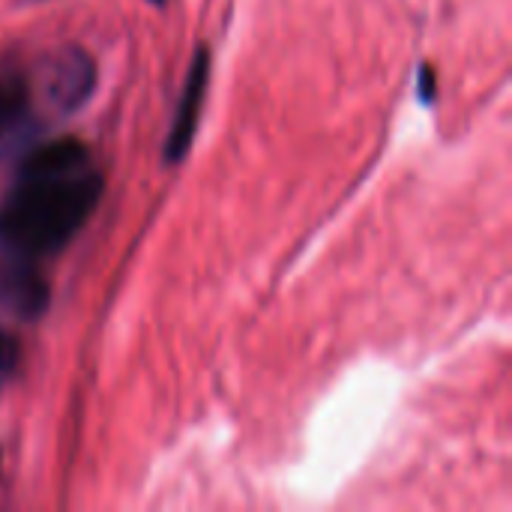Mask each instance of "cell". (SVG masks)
Here are the masks:
<instances>
[{"instance_id": "cell-1", "label": "cell", "mask_w": 512, "mask_h": 512, "mask_svg": "<svg viewBox=\"0 0 512 512\" xmlns=\"http://www.w3.org/2000/svg\"><path fill=\"white\" fill-rule=\"evenodd\" d=\"M105 180L96 171L18 177L0 207V246L24 261L60 252L90 219Z\"/></svg>"}, {"instance_id": "cell-2", "label": "cell", "mask_w": 512, "mask_h": 512, "mask_svg": "<svg viewBox=\"0 0 512 512\" xmlns=\"http://www.w3.org/2000/svg\"><path fill=\"white\" fill-rule=\"evenodd\" d=\"M207 84H210V48L201 45L192 57L189 75L183 81L180 99H177V111L168 129V141H165V162H183L192 141H195V129H198V117L204 108V96H207Z\"/></svg>"}, {"instance_id": "cell-3", "label": "cell", "mask_w": 512, "mask_h": 512, "mask_svg": "<svg viewBox=\"0 0 512 512\" xmlns=\"http://www.w3.org/2000/svg\"><path fill=\"white\" fill-rule=\"evenodd\" d=\"M96 87V63L87 51L69 48L54 60L51 78H48V99L63 114L78 111Z\"/></svg>"}, {"instance_id": "cell-4", "label": "cell", "mask_w": 512, "mask_h": 512, "mask_svg": "<svg viewBox=\"0 0 512 512\" xmlns=\"http://www.w3.org/2000/svg\"><path fill=\"white\" fill-rule=\"evenodd\" d=\"M87 165V147L78 138H54L48 144L33 147L21 168L18 177H60L81 171Z\"/></svg>"}, {"instance_id": "cell-5", "label": "cell", "mask_w": 512, "mask_h": 512, "mask_svg": "<svg viewBox=\"0 0 512 512\" xmlns=\"http://www.w3.org/2000/svg\"><path fill=\"white\" fill-rule=\"evenodd\" d=\"M0 300L9 312L21 318H39L48 306V285L42 276H36L27 267H18L3 276L0 282Z\"/></svg>"}, {"instance_id": "cell-6", "label": "cell", "mask_w": 512, "mask_h": 512, "mask_svg": "<svg viewBox=\"0 0 512 512\" xmlns=\"http://www.w3.org/2000/svg\"><path fill=\"white\" fill-rule=\"evenodd\" d=\"M30 123V90L21 78H0V150L15 144Z\"/></svg>"}, {"instance_id": "cell-7", "label": "cell", "mask_w": 512, "mask_h": 512, "mask_svg": "<svg viewBox=\"0 0 512 512\" xmlns=\"http://www.w3.org/2000/svg\"><path fill=\"white\" fill-rule=\"evenodd\" d=\"M18 360H21V348H18L15 336L0 330V390L12 381V375L18 369Z\"/></svg>"}, {"instance_id": "cell-8", "label": "cell", "mask_w": 512, "mask_h": 512, "mask_svg": "<svg viewBox=\"0 0 512 512\" xmlns=\"http://www.w3.org/2000/svg\"><path fill=\"white\" fill-rule=\"evenodd\" d=\"M417 96H420V102H426V105H432V102H435V96H438V84H435V69H432L429 63H423V66H420Z\"/></svg>"}, {"instance_id": "cell-9", "label": "cell", "mask_w": 512, "mask_h": 512, "mask_svg": "<svg viewBox=\"0 0 512 512\" xmlns=\"http://www.w3.org/2000/svg\"><path fill=\"white\" fill-rule=\"evenodd\" d=\"M150 3H156V6H162V3H165V0H150Z\"/></svg>"}]
</instances>
